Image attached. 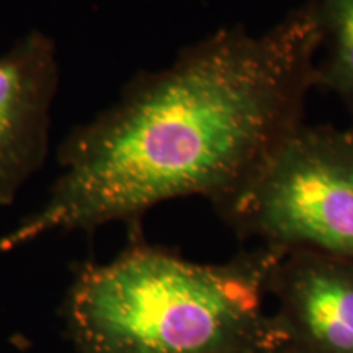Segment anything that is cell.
Returning a JSON list of instances; mask_svg holds the SVG:
<instances>
[{
	"label": "cell",
	"instance_id": "1",
	"mask_svg": "<svg viewBox=\"0 0 353 353\" xmlns=\"http://www.w3.org/2000/svg\"><path fill=\"white\" fill-rule=\"evenodd\" d=\"M321 44L319 6L304 0L263 32L219 28L132 77L61 141L46 200L0 239V252L110 223L139 229L149 210L176 198L216 208L304 123Z\"/></svg>",
	"mask_w": 353,
	"mask_h": 353
},
{
	"label": "cell",
	"instance_id": "2",
	"mask_svg": "<svg viewBox=\"0 0 353 353\" xmlns=\"http://www.w3.org/2000/svg\"><path fill=\"white\" fill-rule=\"evenodd\" d=\"M280 247L257 245L226 262L200 263L149 244H130L105 263L74 272L61 307L77 353H262L285 345L267 311Z\"/></svg>",
	"mask_w": 353,
	"mask_h": 353
},
{
	"label": "cell",
	"instance_id": "3",
	"mask_svg": "<svg viewBox=\"0 0 353 353\" xmlns=\"http://www.w3.org/2000/svg\"><path fill=\"white\" fill-rule=\"evenodd\" d=\"M213 210L242 241L353 260V131L301 123Z\"/></svg>",
	"mask_w": 353,
	"mask_h": 353
},
{
	"label": "cell",
	"instance_id": "4",
	"mask_svg": "<svg viewBox=\"0 0 353 353\" xmlns=\"http://www.w3.org/2000/svg\"><path fill=\"white\" fill-rule=\"evenodd\" d=\"M59 59L50 34L33 30L0 56V205L8 206L50 152Z\"/></svg>",
	"mask_w": 353,
	"mask_h": 353
},
{
	"label": "cell",
	"instance_id": "5",
	"mask_svg": "<svg viewBox=\"0 0 353 353\" xmlns=\"http://www.w3.org/2000/svg\"><path fill=\"white\" fill-rule=\"evenodd\" d=\"M285 347L294 353H353V260L285 250L270 273Z\"/></svg>",
	"mask_w": 353,
	"mask_h": 353
},
{
	"label": "cell",
	"instance_id": "6",
	"mask_svg": "<svg viewBox=\"0 0 353 353\" xmlns=\"http://www.w3.org/2000/svg\"><path fill=\"white\" fill-rule=\"evenodd\" d=\"M322 44L317 88L337 97L353 125V0H317Z\"/></svg>",
	"mask_w": 353,
	"mask_h": 353
},
{
	"label": "cell",
	"instance_id": "7",
	"mask_svg": "<svg viewBox=\"0 0 353 353\" xmlns=\"http://www.w3.org/2000/svg\"><path fill=\"white\" fill-rule=\"evenodd\" d=\"M262 353H294V352H291L290 348H286L283 345V347H280V348H273V350H267V352H262Z\"/></svg>",
	"mask_w": 353,
	"mask_h": 353
}]
</instances>
